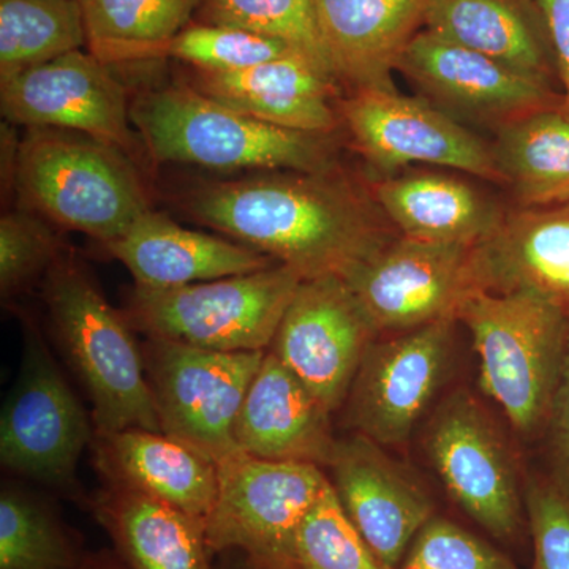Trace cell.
<instances>
[{
	"mask_svg": "<svg viewBox=\"0 0 569 569\" xmlns=\"http://www.w3.org/2000/svg\"><path fill=\"white\" fill-rule=\"evenodd\" d=\"M171 200L193 222L290 266L305 279L347 276L399 236L370 183L342 164L193 179Z\"/></svg>",
	"mask_w": 569,
	"mask_h": 569,
	"instance_id": "obj_1",
	"label": "cell"
},
{
	"mask_svg": "<svg viewBox=\"0 0 569 569\" xmlns=\"http://www.w3.org/2000/svg\"><path fill=\"white\" fill-rule=\"evenodd\" d=\"M130 118L157 164L216 171H323L339 167V134L296 132L217 102L181 80L144 89Z\"/></svg>",
	"mask_w": 569,
	"mask_h": 569,
	"instance_id": "obj_2",
	"label": "cell"
},
{
	"mask_svg": "<svg viewBox=\"0 0 569 569\" xmlns=\"http://www.w3.org/2000/svg\"><path fill=\"white\" fill-rule=\"evenodd\" d=\"M40 287L56 339L91 400L96 432L160 430L141 343L123 310L69 250Z\"/></svg>",
	"mask_w": 569,
	"mask_h": 569,
	"instance_id": "obj_3",
	"label": "cell"
},
{
	"mask_svg": "<svg viewBox=\"0 0 569 569\" xmlns=\"http://www.w3.org/2000/svg\"><path fill=\"white\" fill-rule=\"evenodd\" d=\"M479 358V385L526 440L545 438L569 359V320L530 293L481 291L458 312Z\"/></svg>",
	"mask_w": 569,
	"mask_h": 569,
	"instance_id": "obj_4",
	"label": "cell"
},
{
	"mask_svg": "<svg viewBox=\"0 0 569 569\" xmlns=\"http://www.w3.org/2000/svg\"><path fill=\"white\" fill-rule=\"evenodd\" d=\"M18 206L54 227L116 241L148 211V190L127 153L86 134L32 127L21 138Z\"/></svg>",
	"mask_w": 569,
	"mask_h": 569,
	"instance_id": "obj_5",
	"label": "cell"
},
{
	"mask_svg": "<svg viewBox=\"0 0 569 569\" xmlns=\"http://www.w3.org/2000/svg\"><path fill=\"white\" fill-rule=\"evenodd\" d=\"M422 447L438 477L485 537L508 553L531 550L526 473L488 408L466 388L441 400Z\"/></svg>",
	"mask_w": 569,
	"mask_h": 569,
	"instance_id": "obj_6",
	"label": "cell"
},
{
	"mask_svg": "<svg viewBox=\"0 0 569 569\" xmlns=\"http://www.w3.org/2000/svg\"><path fill=\"white\" fill-rule=\"evenodd\" d=\"M302 280L296 269L277 263L164 290L133 287L123 313L146 337L224 353L268 351Z\"/></svg>",
	"mask_w": 569,
	"mask_h": 569,
	"instance_id": "obj_7",
	"label": "cell"
},
{
	"mask_svg": "<svg viewBox=\"0 0 569 569\" xmlns=\"http://www.w3.org/2000/svg\"><path fill=\"white\" fill-rule=\"evenodd\" d=\"M18 317L22 353L0 415V463L9 473L86 505L77 470L96 427L67 383L36 318L21 310Z\"/></svg>",
	"mask_w": 569,
	"mask_h": 569,
	"instance_id": "obj_8",
	"label": "cell"
},
{
	"mask_svg": "<svg viewBox=\"0 0 569 569\" xmlns=\"http://www.w3.org/2000/svg\"><path fill=\"white\" fill-rule=\"evenodd\" d=\"M219 466V490L206 519L212 556L241 553L250 569H298L296 538L329 486L323 468L231 456Z\"/></svg>",
	"mask_w": 569,
	"mask_h": 569,
	"instance_id": "obj_9",
	"label": "cell"
},
{
	"mask_svg": "<svg viewBox=\"0 0 569 569\" xmlns=\"http://www.w3.org/2000/svg\"><path fill=\"white\" fill-rule=\"evenodd\" d=\"M141 348L160 430L216 463L238 455L236 418L266 351L224 353L156 337Z\"/></svg>",
	"mask_w": 569,
	"mask_h": 569,
	"instance_id": "obj_10",
	"label": "cell"
},
{
	"mask_svg": "<svg viewBox=\"0 0 569 569\" xmlns=\"http://www.w3.org/2000/svg\"><path fill=\"white\" fill-rule=\"evenodd\" d=\"M458 325L445 318L370 343L342 407L351 432L383 448L406 447L447 385Z\"/></svg>",
	"mask_w": 569,
	"mask_h": 569,
	"instance_id": "obj_11",
	"label": "cell"
},
{
	"mask_svg": "<svg viewBox=\"0 0 569 569\" xmlns=\"http://www.w3.org/2000/svg\"><path fill=\"white\" fill-rule=\"evenodd\" d=\"M339 111L351 144L380 176L429 164L505 183L492 144L429 100L362 89L343 96Z\"/></svg>",
	"mask_w": 569,
	"mask_h": 569,
	"instance_id": "obj_12",
	"label": "cell"
},
{
	"mask_svg": "<svg viewBox=\"0 0 569 569\" xmlns=\"http://www.w3.org/2000/svg\"><path fill=\"white\" fill-rule=\"evenodd\" d=\"M381 335L458 318L481 293L477 247L437 244L396 236L343 276Z\"/></svg>",
	"mask_w": 569,
	"mask_h": 569,
	"instance_id": "obj_13",
	"label": "cell"
},
{
	"mask_svg": "<svg viewBox=\"0 0 569 569\" xmlns=\"http://www.w3.org/2000/svg\"><path fill=\"white\" fill-rule=\"evenodd\" d=\"M378 336L347 280L328 274L302 280L268 351L336 413Z\"/></svg>",
	"mask_w": 569,
	"mask_h": 569,
	"instance_id": "obj_14",
	"label": "cell"
},
{
	"mask_svg": "<svg viewBox=\"0 0 569 569\" xmlns=\"http://www.w3.org/2000/svg\"><path fill=\"white\" fill-rule=\"evenodd\" d=\"M126 86L89 51H73L0 84V110L14 126L70 130L133 159Z\"/></svg>",
	"mask_w": 569,
	"mask_h": 569,
	"instance_id": "obj_15",
	"label": "cell"
},
{
	"mask_svg": "<svg viewBox=\"0 0 569 569\" xmlns=\"http://www.w3.org/2000/svg\"><path fill=\"white\" fill-rule=\"evenodd\" d=\"M426 100L460 122L489 127L561 107V93L520 71L422 29L397 63Z\"/></svg>",
	"mask_w": 569,
	"mask_h": 569,
	"instance_id": "obj_16",
	"label": "cell"
},
{
	"mask_svg": "<svg viewBox=\"0 0 569 569\" xmlns=\"http://www.w3.org/2000/svg\"><path fill=\"white\" fill-rule=\"evenodd\" d=\"M325 471L356 530L389 568L399 569L413 539L438 512L426 486L387 448L355 432L337 438Z\"/></svg>",
	"mask_w": 569,
	"mask_h": 569,
	"instance_id": "obj_17",
	"label": "cell"
},
{
	"mask_svg": "<svg viewBox=\"0 0 569 569\" xmlns=\"http://www.w3.org/2000/svg\"><path fill=\"white\" fill-rule=\"evenodd\" d=\"M182 80L217 102L282 129L318 134L343 130L342 84L299 52L228 73L192 69Z\"/></svg>",
	"mask_w": 569,
	"mask_h": 569,
	"instance_id": "obj_18",
	"label": "cell"
},
{
	"mask_svg": "<svg viewBox=\"0 0 569 569\" xmlns=\"http://www.w3.org/2000/svg\"><path fill=\"white\" fill-rule=\"evenodd\" d=\"M451 170L407 168L370 182L397 233L437 244L478 247L497 233L509 209Z\"/></svg>",
	"mask_w": 569,
	"mask_h": 569,
	"instance_id": "obj_19",
	"label": "cell"
},
{
	"mask_svg": "<svg viewBox=\"0 0 569 569\" xmlns=\"http://www.w3.org/2000/svg\"><path fill=\"white\" fill-rule=\"evenodd\" d=\"M331 411L271 351L247 389L233 437L242 455L325 468L337 443Z\"/></svg>",
	"mask_w": 569,
	"mask_h": 569,
	"instance_id": "obj_20",
	"label": "cell"
},
{
	"mask_svg": "<svg viewBox=\"0 0 569 569\" xmlns=\"http://www.w3.org/2000/svg\"><path fill=\"white\" fill-rule=\"evenodd\" d=\"M318 29L342 88L396 91L392 73L426 28L429 0H313Z\"/></svg>",
	"mask_w": 569,
	"mask_h": 569,
	"instance_id": "obj_21",
	"label": "cell"
},
{
	"mask_svg": "<svg viewBox=\"0 0 569 569\" xmlns=\"http://www.w3.org/2000/svg\"><path fill=\"white\" fill-rule=\"evenodd\" d=\"M103 249L129 269L134 287L148 290L250 274L279 263L227 236L183 228L153 209Z\"/></svg>",
	"mask_w": 569,
	"mask_h": 569,
	"instance_id": "obj_22",
	"label": "cell"
},
{
	"mask_svg": "<svg viewBox=\"0 0 569 569\" xmlns=\"http://www.w3.org/2000/svg\"><path fill=\"white\" fill-rule=\"evenodd\" d=\"M93 466L107 485L122 486L208 519L219 490V466L160 430L96 432Z\"/></svg>",
	"mask_w": 569,
	"mask_h": 569,
	"instance_id": "obj_23",
	"label": "cell"
},
{
	"mask_svg": "<svg viewBox=\"0 0 569 569\" xmlns=\"http://www.w3.org/2000/svg\"><path fill=\"white\" fill-rule=\"evenodd\" d=\"M482 290L530 293L569 320V203L509 208L496 234L477 247Z\"/></svg>",
	"mask_w": 569,
	"mask_h": 569,
	"instance_id": "obj_24",
	"label": "cell"
},
{
	"mask_svg": "<svg viewBox=\"0 0 569 569\" xmlns=\"http://www.w3.org/2000/svg\"><path fill=\"white\" fill-rule=\"evenodd\" d=\"M86 508L127 569H213L203 519L107 482L88 498Z\"/></svg>",
	"mask_w": 569,
	"mask_h": 569,
	"instance_id": "obj_25",
	"label": "cell"
},
{
	"mask_svg": "<svg viewBox=\"0 0 569 569\" xmlns=\"http://www.w3.org/2000/svg\"><path fill=\"white\" fill-rule=\"evenodd\" d=\"M425 29L560 92L537 0H429Z\"/></svg>",
	"mask_w": 569,
	"mask_h": 569,
	"instance_id": "obj_26",
	"label": "cell"
},
{
	"mask_svg": "<svg viewBox=\"0 0 569 569\" xmlns=\"http://www.w3.org/2000/svg\"><path fill=\"white\" fill-rule=\"evenodd\" d=\"M493 137L490 144L512 208L569 203V116L561 107L505 123Z\"/></svg>",
	"mask_w": 569,
	"mask_h": 569,
	"instance_id": "obj_27",
	"label": "cell"
},
{
	"mask_svg": "<svg viewBox=\"0 0 569 569\" xmlns=\"http://www.w3.org/2000/svg\"><path fill=\"white\" fill-rule=\"evenodd\" d=\"M204 0H80L88 51L108 66L156 61Z\"/></svg>",
	"mask_w": 569,
	"mask_h": 569,
	"instance_id": "obj_28",
	"label": "cell"
},
{
	"mask_svg": "<svg viewBox=\"0 0 569 569\" xmlns=\"http://www.w3.org/2000/svg\"><path fill=\"white\" fill-rule=\"evenodd\" d=\"M84 47L80 0H0V84Z\"/></svg>",
	"mask_w": 569,
	"mask_h": 569,
	"instance_id": "obj_29",
	"label": "cell"
},
{
	"mask_svg": "<svg viewBox=\"0 0 569 569\" xmlns=\"http://www.w3.org/2000/svg\"><path fill=\"white\" fill-rule=\"evenodd\" d=\"M86 556L54 508L26 488L0 490V569H81Z\"/></svg>",
	"mask_w": 569,
	"mask_h": 569,
	"instance_id": "obj_30",
	"label": "cell"
},
{
	"mask_svg": "<svg viewBox=\"0 0 569 569\" xmlns=\"http://www.w3.org/2000/svg\"><path fill=\"white\" fill-rule=\"evenodd\" d=\"M197 17L206 24L282 40L335 74L318 29L313 0H204Z\"/></svg>",
	"mask_w": 569,
	"mask_h": 569,
	"instance_id": "obj_31",
	"label": "cell"
},
{
	"mask_svg": "<svg viewBox=\"0 0 569 569\" xmlns=\"http://www.w3.org/2000/svg\"><path fill=\"white\" fill-rule=\"evenodd\" d=\"M282 40L228 28L192 22L157 52V59H176L194 70L228 73L252 69L260 63L296 54ZM302 54V52H299Z\"/></svg>",
	"mask_w": 569,
	"mask_h": 569,
	"instance_id": "obj_32",
	"label": "cell"
},
{
	"mask_svg": "<svg viewBox=\"0 0 569 569\" xmlns=\"http://www.w3.org/2000/svg\"><path fill=\"white\" fill-rule=\"evenodd\" d=\"M59 228L39 213L17 206L0 217V296L10 302L41 284L67 252Z\"/></svg>",
	"mask_w": 569,
	"mask_h": 569,
	"instance_id": "obj_33",
	"label": "cell"
},
{
	"mask_svg": "<svg viewBox=\"0 0 569 569\" xmlns=\"http://www.w3.org/2000/svg\"><path fill=\"white\" fill-rule=\"evenodd\" d=\"M298 569H391L348 519L331 482L296 538Z\"/></svg>",
	"mask_w": 569,
	"mask_h": 569,
	"instance_id": "obj_34",
	"label": "cell"
},
{
	"mask_svg": "<svg viewBox=\"0 0 569 569\" xmlns=\"http://www.w3.org/2000/svg\"><path fill=\"white\" fill-rule=\"evenodd\" d=\"M399 569H520L515 557L458 520L437 512L411 542Z\"/></svg>",
	"mask_w": 569,
	"mask_h": 569,
	"instance_id": "obj_35",
	"label": "cell"
},
{
	"mask_svg": "<svg viewBox=\"0 0 569 569\" xmlns=\"http://www.w3.org/2000/svg\"><path fill=\"white\" fill-rule=\"evenodd\" d=\"M530 569H569V486L550 468L526 473Z\"/></svg>",
	"mask_w": 569,
	"mask_h": 569,
	"instance_id": "obj_36",
	"label": "cell"
},
{
	"mask_svg": "<svg viewBox=\"0 0 569 569\" xmlns=\"http://www.w3.org/2000/svg\"><path fill=\"white\" fill-rule=\"evenodd\" d=\"M559 74L561 110L569 116V0H537Z\"/></svg>",
	"mask_w": 569,
	"mask_h": 569,
	"instance_id": "obj_37",
	"label": "cell"
},
{
	"mask_svg": "<svg viewBox=\"0 0 569 569\" xmlns=\"http://www.w3.org/2000/svg\"><path fill=\"white\" fill-rule=\"evenodd\" d=\"M549 468L569 486V359L546 436Z\"/></svg>",
	"mask_w": 569,
	"mask_h": 569,
	"instance_id": "obj_38",
	"label": "cell"
},
{
	"mask_svg": "<svg viewBox=\"0 0 569 569\" xmlns=\"http://www.w3.org/2000/svg\"><path fill=\"white\" fill-rule=\"evenodd\" d=\"M21 138L17 126L9 121L0 127V189L2 203H9L17 194L18 160H20Z\"/></svg>",
	"mask_w": 569,
	"mask_h": 569,
	"instance_id": "obj_39",
	"label": "cell"
},
{
	"mask_svg": "<svg viewBox=\"0 0 569 569\" xmlns=\"http://www.w3.org/2000/svg\"><path fill=\"white\" fill-rule=\"evenodd\" d=\"M81 569H127L123 567L114 550H100V552L88 553Z\"/></svg>",
	"mask_w": 569,
	"mask_h": 569,
	"instance_id": "obj_40",
	"label": "cell"
},
{
	"mask_svg": "<svg viewBox=\"0 0 569 569\" xmlns=\"http://www.w3.org/2000/svg\"><path fill=\"white\" fill-rule=\"evenodd\" d=\"M219 557V565L213 569H250L249 565L246 563V560L242 559L241 553L227 552Z\"/></svg>",
	"mask_w": 569,
	"mask_h": 569,
	"instance_id": "obj_41",
	"label": "cell"
}]
</instances>
